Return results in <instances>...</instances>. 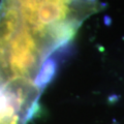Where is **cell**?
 Instances as JSON below:
<instances>
[{
	"instance_id": "cell-1",
	"label": "cell",
	"mask_w": 124,
	"mask_h": 124,
	"mask_svg": "<svg viewBox=\"0 0 124 124\" xmlns=\"http://www.w3.org/2000/svg\"><path fill=\"white\" fill-rule=\"evenodd\" d=\"M100 8L98 0H0V28L31 34L54 56Z\"/></svg>"
}]
</instances>
